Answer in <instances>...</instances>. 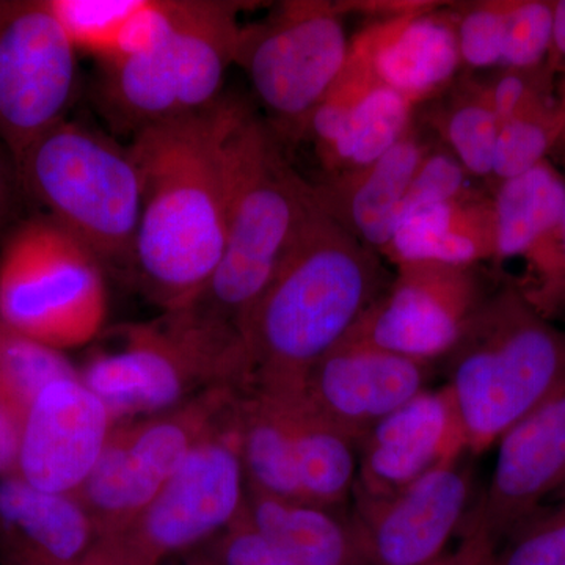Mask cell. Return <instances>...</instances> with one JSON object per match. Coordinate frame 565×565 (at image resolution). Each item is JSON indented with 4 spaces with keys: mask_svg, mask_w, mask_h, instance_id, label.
Segmentation results:
<instances>
[{
    "mask_svg": "<svg viewBox=\"0 0 565 565\" xmlns=\"http://www.w3.org/2000/svg\"><path fill=\"white\" fill-rule=\"evenodd\" d=\"M245 107L223 95L207 109L141 129L128 147L141 193L132 270L163 313L189 307L221 262L230 141Z\"/></svg>",
    "mask_w": 565,
    "mask_h": 565,
    "instance_id": "6da1fadb",
    "label": "cell"
},
{
    "mask_svg": "<svg viewBox=\"0 0 565 565\" xmlns=\"http://www.w3.org/2000/svg\"><path fill=\"white\" fill-rule=\"evenodd\" d=\"M318 192V189H316ZM364 245L316 200L302 230L243 330L252 388L296 392L343 343L392 280Z\"/></svg>",
    "mask_w": 565,
    "mask_h": 565,
    "instance_id": "7a4b0ae2",
    "label": "cell"
},
{
    "mask_svg": "<svg viewBox=\"0 0 565 565\" xmlns=\"http://www.w3.org/2000/svg\"><path fill=\"white\" fill-rule=\"evenodd\" d=\"M278 137L245 107L230 141L232 192L222 258L203 291L182 308L241 338L318 200L316 185L289 166Z\"/></svg>",
    "mask_w": 565,
    "mask_h": 565,
    "instance_id": "3957f363",
    "label": "cell"
},
{
    "mask_svg": "<svg viewBox=\"0 0 565 565\" xmlns=\"http://www.w3.org/2000/svg\"><path fill=\"white\" fill-rule=\"evenodd\" d=\"M445 360L468 455L479 456L565 386V330L522 289L504 286L486 297Z\"/></svg>",
    "mask_w": 565,
    "mask_h": 565,
    "instance_id": "277c9868",
    "label": "cell"
},
{
    "mask_svg": "<svg viewBox=\"0 0 565 565\" xmlns=\"http://www.w3.org/2000/svg\"><path fill=\"white\" fill-rule=\"evenodd\" d=\"M117 344L93 353L79 377L109 408L115 426L172 411L214 388L248 392L250 360L237 334L185 310L125 327Z\"/></svg>",
    "mask_w": 565,
    "mask_h": 565,
    "instance_id": "5b68a950",
    "label": "cell"
},
{
    "mask_svg": "<svg viewBox=\"0 0 565 565\" xmlns=\"http://www.w3.org/2000/svg\"><path fill=\"white\" fill-rule=\"evenodd\" d=\"M243 3L167 0L161 35L147 50L103 63V98L134 134L207 109L236 65Z\"/></svg>",
    "mask_w": 565,
    "mask_h": 565,
    "instance_id": "8992f818",
    "label": "cell"
},
{
    "mask_svg": "<svg viewBox=\"0 0 565 565\" xmlns=\"http://www.w3.org/2000/svg\"><path fill=\"white\" fill-rule=\"evenodd\" d=\"M17 167L47 217L92 248L104 266L132 269L141 193L128 147L65 118Z\"/></svg>",
    "mask_w": 565,
    "mask_h": 565,
    "instance_id": "52a82bcc",
    "label": "cell"
},
{
    "mask_svg": "<svg viewBox=\"0 0 565 565\" xmlns=\"http://www.w3.org/2000/svg\"><path fill=\"white\" fill-rule=\"evenodd\" d=\"M106 318L98 255L47 215L22 222L0 252V323L65 352L96 340Z\"/></svg>",
    "mask_w": 565,
    "mask_h": 565,
    "instance_id": "ba28073f",
    "label": "cell"
},
{
    "mask_svg": "<svg viewBox=\"0 0 565 565\" xmlns=\"http://www.w3.org/2000/svg\"><path fill=\"white\" fill-rule=\"evenodd\" d=\"M245 501L236 404L150 503L120 531L99 539L79 565H161L211 542L239 516Z\"/></svg>",
    "mask_w": 565,
    "mask_h": 565,
    "instance_id": "9c48e42d",
    "label": "cell"
},
{
    "mask_svg": "<svg viewBox=\"0 0 565 565\" xmlns=\"http://www.w3.org/2000/svg\"><path fill=\"white\" fill-rule=\"evenodd\" d=\"M345 7L282 2L263 21L243 25L236 65L280 136H302L316 107L348 66L352 40Z\"/></svg>",
    "mask_w": 565,
    "mask_h": 565,
    "instance_id": "30bf717a",
    "label": "cell"
},
{
    "mask_svg": "<svg viewBox=\"0 0 565 565\" xmlns=\"http://www.w3.org/2000/svg\"><path fill=\"white\" fill-rule=\"evenodd\" d=\"M244 392L214 388L172 411L117 424L77 490L98 541L120 531L180 470L193 449L234 411Z\"/></svg>",
    "mask_w": 565,
    "mask_h": 565,
    "instance_id": "8fae6325",
    "label": "cell"
},
{
    "mask_svg": "<svg viewBox=\"0 0 565 565\" xmlns=\"http://www.w3.org/2000/svg\"><path fill=\"white\" fill-rule=\"evenodd\" d=\"M77 81V51L50 0L0 2V140L14 163L65 120Z\"/></svg>",
    "mask_w": 565,
    "mask_h": 565,
    "instance_id": "7c38bea8",
    "label": "cell"
},
{
    "mask_svg": "<svg viewBox=\"0 0 565 565\" xmlns=\"http://www.w3.org/2000/svg\"><path fill=\"white\" fill-rule=\"evenodd\" d=\"M487 296L476 266L396 264L345 341L434 364L452 351Z\"/></svg>",
    "mask_w": 565,
    "mask_h": 565,
    "instance_id": "4fadbf2b",
    "label": "cell"
},
{
    "mask_svg": "<svg viewBox=\"0 0 565 565\" xmlns=\"http://www.w3.org/2000/svg\"><path fill=\"white\" fill-rule=\"evenodd\" d=\"M465 456L386 498H353L351 526L367 565H434L467 520L473 489Z\"/></svg>",
    "mask_w": 565,
    "mask_h": 565,
    "instance_id": "5bb4252c",
    "label": "cell"
},
{
    "mask_svg": "<svg viewBox=\"0 0 565 565\" xmlns=\"http://www.w3.org/2000/svg\"><path fill=\"white\" fill-rule=\"evenodd\" d=\"M114 426L109 408L79 374L51 382L25 416L14 476L44 492L76 494Z\"/></svg>",
    "mask_w": 565,
    "mask_h": 565,
    "instance_id": "9a60e30c",
    "label": "cell"
},
{
    "mask_svg": "<svg viewBox=\"0 0 565 565\" xmlns=\"http://www.w3.org/2000/svg\"><path fill=\"white\" fill-rule=\"evenodd\" d=\"M433 366L344 340L311 367L302 394L316 415L359 445L375 424L427 390Z\"/></svg>",
    "mask_w": 565,
    "mask_h": 565,
    "instance_id": "2e32d148",
    "label": "cell"
},
{
    "mask_svg": "<svg viewBox=\"0 0 565 565\" xmlns=\"http://www.w3.org/2000/svg\"><path fill=\"white\" fill-rule=\"evenodd\" d=\"M492 479L467 523L497 544L565 481V386L520 419L497 444Z\"/></svg>",
    "mask_w": 565,
    "mask_h": 565,
    "instance_id": "e0dca14e",
    "label": "cell"
},
{
    "mask_svg": "<svg viewBox=\"0 0 565 565\" xmlns=\"http://www.w3.org/2000/svg\"><path fill=\"white\" fill-rule=\"evenodd\" d=\"M467 455L462 423L448 390H424L359 441L352 497H392Z\"/></svg>",
    "mask_w": 565,
    "mask_h": 565,
    "instance_id": "ac0fdd59",
    "label": "cell"
},
{
    "mask_svg": "<svg viewBox=\"0 0 565 565\" xmlns=\"http://www.w3.org/2000/svg\"><path fill=\"white\" fill-rule=\"evenodd\" d=\"M414 103L375 81L351 55L305 132L315 141L327 180L359 172L392 150L414 126Z\"/></svg>",
    "mask_w": 565,
    "mask_h": 565,
    "instance_id": "d6986e66",
    "label": "cell"
},
{
    "mask_svg": "<svg viewBox=\"0 0 565 565\" xmlns=\"http://www.w3.org/2000/svg\"><path fill=\"white\" fill-rule=\"evenodd\" d=\"M351 55L415 106L446 87L462 65L455 14L429 6L386 17L352 40Z\"/></svg>",
    "mask_w": 565,
    "mask_h": 565,
    "instance_id": "ffe728a7",
    "label": "cell"
},
{
    "mask_svg": "<svg viewBox=\"0 0 565 565\" xmlns=\"http://www.w3.org/2000/svg\"><path fill=\"white\" fill-rule=\"evenodd\" d=\"M98 531L76 494L0 479V565H79Z\"/></svg>",
    "mask_w": 565,
    "mask_h": 565,
    "instance_id": "44dd1931",
    "label": "cell"
},
{
    "mask_svg": "<svg viewBox=\"0 0 565 565\" xmlns=\"http://www.w3.org/2000/svg\"><path fill=\"white\" fill-rule=\"evenodd\" d=\"M494 259H523L545 288L565 286V181L548 162L500 182L493 196Z\"/></svg>",
    "mask_w": 565,
    "mask_h": 565,
    "instance_id": "7402d4cb",
    "label": "cell"
},
{
    "mask_svg": "<svg viewBox=\"0 0 565 565\" xmlns=\"http://www.w3.org/2000/svg\"><path fill=\"white\" fill-rule=\"evenodd\" d=\"M429 148L412 126L403 140L371 166L316 185L319 199L348 232L384 256L405 195Z\"/></svg>",
    "mask_w": 565,
    "mask_h": 565,
    "instance_id": "603a6c76",
    "label": "cell"
},
{
    "mask_svg": "<svg viewBox=\"0 0 565 565\" xmlns=\"http://www.w3.org/2000/svg\"><path fill=\"white\" fill-rule=\"evenodd\" d=\"M384 256L394 264L448 266H478L494 259L493 200L471 191L451 202L408 212L397 222Z\"/></svg>",
    "mask_w": 565,
    "mask_h": 565,
    "instance_id": "cb8c5ba5",
    "label": "cell"
},
{
    "mask_svg": "<svg viewBox=\"0 0 565 565\" xmlns=\"http://www.w3.org/2000/svg\"><path fill=\"white\" fill-rule=\"evenodd\" d=\"M252 522L277 546L288 565H367L351 520L337 509L280 500L247 489Z\"/></svg>",
    "mask_w": 565,
    "mask_h": 565,
    "instance_id": "d4e9b609",
    "label": "cell"
},
{
    "mask_svg": "<svg viewBox=\"0 0 565 565\" xmlns=\"http://www.w3.org/2000/svg\"><path fill=\"white\" fill-rule=\"evenodd\" d=\"M263 393L280 401L291 419L305 503L329 509L348 503L353 494L359 468L356 445L315 414L305 401L302 390Z\"/></svg>",
    "mask_w": 565,
    "mask_h": 565,
    "instance_id": "484cf974",
    "label": "cell"
},
{
    "mask_svg": "<svg viewBox=\"0 0 565 565\" xmlns=\"http://www.w3.org/2000/svg\"><path fill=\"white\" fill-rule=\"evenodd\" d=\"M237 424L247 489L305 503L291 419L280 401L248 390L237 403Z\"/></svg>",
    "mask_w": 565,
    "mask_h": 565,
    "instance_id": "4316f807",
    "label": "cell"
},
{
    "mask_svg": "<svg viewBox=\"0 0 565 565\" xmlns=\"http://www.w3.org/2000/svg\"><path fill=\"white\" fill-rule=\"evenodd\" d=\"M143 0H50L74 50L107 62L114 57L126 25Z\"/></svg>",
    "mask_w": 565,
    "mask_h": 565,
    "instance_id": "83f0119b",
    "label": "cell"
},
{
    "mask_svg": "<svg viewBox=\"0 0 565 565\" xmlns=\"http://www.w3.org/2000/svg\"><path fill=\"white\" fill-rule=\"evenodd\" d=\"M498 129L500 121L487 103L482 87L460 95L441 117L446 150L473 178L492 177Z\"/></svg>",
    "mask_w": 565,
    "mask_h": 565,
    "instance_id": "f1b7e54d",
    "label": "cell"
},
{
    "mask_svg": "<svg viewBox=\"0 0 565 565\" xmlns=\"http://www.w3.org/2000/svg\"><path fill=\"white\" fill-rule=\"evenodd\" d=\"M564 115L546 109L501 122L494 143L492 177L503 182L522 177L544 162Z\"/></svg>",
    "mask_w": 565,
    "mask_h": 565,
    "instance_id": "f546056e",
    "label": "cell"
},
{
    "mask_svg": "<svg viewBox=\"0 0 565 565\" xmlns=\"http://www.w3.org/2000/svg\"><path fill=\"white\" fill-rule=\"evenodd\" d=\"M555 7L546 2H505L501 66L533 70L553 44Z\"/></svg>",
    "mask_w": 565,
    "mask_h": 565,
    "instance_id": "4dcf8cb0",
    "label": "cell"
},
{
    "mask_svg": "<svg viewBox=\"0 0 565 565\" xmlns=\"http://www.w3.org/2000/svg\"><path fill=\"white\" fill-rule=\"evenodd\" d=\"M494 565H565V500L516 526Z\"/></svg>",
    "mask_w": 565,
    "mask_h": 565,
    "instance_id": "1f68e13d",
    "label": "cell"
},
{
    "mask_svg": "<svg viewBox=\"0 0 565 565\" xmlns=\"http://www.w3.org/2000/svg\"><path fill=\"white\" fill-rule=\"evenodd\" d=\"M505 2H478L456 13L462 65L475 70L501 66Z\"/></svg>",
    "mask_w": 565,
    "mask_h": 565,
    "instance_id": "d6a6232c",
    "label": "cell"
},
{
    "mask_svg": "<svg viewBox=\"0 0 565 565\" xmlns=\"http://www.w3.org/2000/svg\"><path fill=\"white\" fill-rule=\"evenodd\" d=\"M470 173L463 169L446 148H429L416 170L407 195H405L401 217L408 212L451 202L473 191ZM399 222V221H397Z\"/></svg>",
    "mask_w": 565,
    "mask_h": 565,
    "instance_id": "836d02e7",
    "label": "cell"
},
{
    "mask_svg": "<svg viewBox=\"0 0 565 565\" xmlns=\"http://www.w3.org/2000/svg\"><path fill=\"white\" fill-rule=\"evenodd\" d=\"M206 545L215 565H288L273 541L252 522L247 505Z\"/></svg>",
    "mask_w": 565,
    "mask_h": 565,
    "instance_id": "e575fe53",
    "label": "cell"
},
{
    "mask_svg": "<svg viewBox=\"0 0 565 565\" xmlns=\"http://www.w3.org/2000/svg\"><path fill=\"white\" fill-rule=\"evenodd\" d=\"M526 73L527 71L504 70L490 84L482 87L487 103L492 107L500 125L520 115L546 109Z\"/></svg>",
    "mask_w": 565,
    "mask_h": 565,
    "instance_id": "d590c367",
    "label": "cell"
},
{
    "mask_svg": "<svg viewBox=\"0 0 565 565\" xmlns=\"http://www.w3.org/2000/svg\"><path fill=\"white\" fill-rule=\"evenodd\" d=\"M29 411L0 384V479L17 475L22 427Z\"/></svg>",
    "mask_w": 565,
    "mask_h": 565,
    "instance_id": "8d00e7d4",
    "label": "cell"
},
{
    "mask_svg": "<svg viewBox=\"0 0 565 565\" xmlns=\"http://www.w3.org/2000/svg\"><path fill=\"white\" fill-rule=\"evenodd\" d=\"M494 544L479 527L468 525L462 545L434 565H494Z\"/></svg>",
    "mask_w": 565,
    "mask_h": 565,
    "instance_id": "74e56055",
    "label": "cell"
},
{
    "mask_svg": "<svg viewBox=\"0 0 565 565\" xmlns=\"http://www.w3.org/2000/svg\"><path fill=\"white\" fill-rule=\"evenodd\" d=\"M11 207V185L9 174L3 169L2 162H0V226L9 217Z\"/></svg>",
    "mask_w": 565,
    "mask_h": 565,
    "instance_id": "f35d334b",
    "label": "cell"
},
{
    "mask_svg": "<svg viewBox=\"0 0 565 565\" xmlns=\"http://www.w3.org/2000/svg\"><path fill=\"white\" fill-rule=\"evenodd\" d=\"M555 31H553V44L565 57V0L555 3Z\"/></svg>",
    "mask_w": 565,
    "mask_h": 565,
    "instance_id": "ab89813d",
    "label": "cell"
},
{
    "mask_svg": "<svg viewBox=\"0 0 565 565\" xmlns=\"http://www.w3.org/2000/svg\"><path fill=\"white\" fill-rule=\"evenodd\" d=\"M556 493H559L561 497H563V500H565V481L563 482V486H561V489L557 490Z\"/></svg>",
    "mask_w": 565,
    "mask_h": 565,
    "instance_id": "60d3db41",
    "label": "cell"
},
{
    "mask_svg": "<svg viewBox=\"0 0 565 565\" xmlns=\"http://www.w3.org/2000/svg\"><path fill=\"white\" fill-rule=\"evenodd\" d=\"M564 247H565V214H564Z\"/></svg>",
    "mask_w": 565,
    "mask_h": 565,
    "instance_id": "b9f144b4",
    "label": "cell"
}]
</instances>
